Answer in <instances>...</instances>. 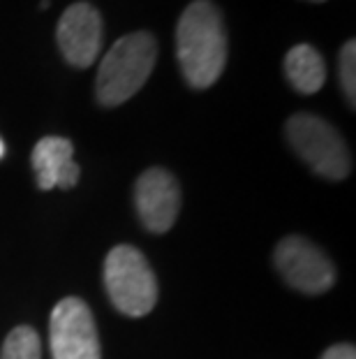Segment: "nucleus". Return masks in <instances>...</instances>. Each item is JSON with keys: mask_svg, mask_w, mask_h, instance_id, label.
Masks as SVG:
<instances>
[{"mask_svg": "<svg viewBox=\"0 0 356 359\" xmlns=\"http://www.w3.org/2000/svg\"><path fill=\"white\" fill-rule=\"evenodd\" d=\"M229 44L222 12L211 0H192L176 26V56L192 88H208L220 79Z\"/></svg>", "mask_w": 356, "mask_h": 359, "instance_id": "obj_1", "label": "nucleus"}, {"mask_svg": "<svg viewBox=\"0 0 356 359\" xmlns=\"http://www.w3.org/2000/svg\"><path fill=\"white\" fill-rule=\"evenodd\" d=\"M157 60V42L146 30H137L118 42L102 58L95 79V95L104 107H118L137 95Z\"/></svg>", "mask_w": 356, "mask_h": 359, "instance_id": "obj_2", "label": "nucleus"}, {"mask_svg": "<svg viewBox=\"0 0 356 359\" xmlns=\"http://www.w3.org/2000/svg\"><path fill=\"white\" fill-rule=\"evenodd\" d=\"M287 142L310 170L331 181H343L352 172V156L343 135L315 114H294L285 126Z\"/></svg>", "mask_w": 356, "mask_h": 359, "instance_id": "obj_3", "label": "nucleus"}, {"mask_svg": "<svg viewBox=\"0 0 356 359\" xmlns=\"http://www.w3.org/2000/svg\"><path fill=\"white\" fill-rule=\"evenodd\" d=\"M104 285L113 306L130 318H143L157 304V278L134 246L120 243L104 259Z\"/></svg>", "mask_w": 356, "mask_h": 359, "instance_id": "obj_4", "label": "nucleus"}, {"mask_svg": "<svg viewBox=\"0 0 356 359\" xmlns=\"http://www.w3.org/2000/svg\"><path fill=\"white\" fill-rule=\"evenodd\" d=\"M49 339L54 359H102L93 313L79 297L56 304L49 320Z\"/></svg>", "mask_w": 356, "mask_h": 359, "instance_id": "obj_5", "label": "nucleus"}, {"mask_svg": "<svg viewBox=\"0 0 356 359\" xmlns=\"http://www.w3.org/2000/svg\"><path fill=\"white\" fill-rule=\"evenodd\" d=\"M276 266L287 285L299 292L322 294L336 283V269L331 259L303 236H287L276 248Z\"/></svg>", "mask_w": 356, "mask_h": 359, "instance_id": "obj_6", "label": "nucleus"}, {"mask_svg": "<svg viewBox=\"0 0 356 359\" xmlns=\"http://www.w3.org/2000/svg\"><path fill=\"white\" fill-rule=\"evenodd\" d=\"M102 14L90 3H74L63 12L56 28V42L63 58L74 67H90L102 51Z\"/></svg>", "mask_w": 356, "mask_h": 359, "instance_id": "obj_7", "label": "nucleus"}, {"mask_svg": "<svg viewBox=\"0 0 356 359\" xmlns=\"http://www.w3.org/2000/svg\"><path fill=\"white\" fill-rule=\"evenodd\" d=\"M134 202L146 230L155 234L169 232L180 211V186L176 177L162 167H150L137 179Z\"/></svg>", "mask_w": 356, "mask_h": 359, "instance_id": "obj_8", "label": "nucleus"}, {"mask_svg": "<svg viewBox=\"0 0 356 359\" xmlns=\"http://www.w3.org/2000/svg\"><path fill=\"white\" fill-rule=\"evenodd\" d=\"M33 170L42 190H70L79 183L81 170L74 163V147L65 137H42L33 149Z\"/></svg>", "mask_w": 356, "mask_h": 359, "instance_id": "obj_9", "label": "nucleus"}, {"mask_svg": "<svg viewBox=\"0 0 356 359\" xmlns=\"http://www.w3.org/2000/svg\"><path fill=\"white\" fill-rule=\"evenodd\" d=\"M285 74L299 93L313 95L327 81V63L313 44H297L285 56Z\"/></svg>", "mask_w": 356, "mask_h": 359, "instance_id": "obj_10", "label": "nucleus"}, {"mask_svg": "<svg viewBox=\"0 0 356 359\" xmlns=\"http://www.w3.org/2000/svg\"><path fill=\"white\" fill-rule=\"evenodd\" d=\"M0 359H42V343L33 327H14L3 343Z\"/></svg>", "mask_w": 356, "mask_h": 359, "instance_id": "obj_11", "label": "nucleus"}, {"mask_svg": "<svg viewBox=\"0 0 356 359\" xmlns=\"http://www.w3.org/2000/svg\"><path fill=\"white\" fill-rule=\"evenodd\" d=\"M338 74H340V86L347 97V102L354 109L356 107V42L347 40L340 49L338 58Z\"/></svg>", "mask_w": 356, "mask_h": 359, "instance_id": "obj_12", "label": "nucleus"}, {"mask_svg": "<svg viewBox=\"0 0 356 359\" xmlns=\"http://www.w3.org/2000/svg\"><path fill=\"white\" fill-rule=\"evenodd\" d=\"M322 359H356V350L350 343H338V346H331Z\"/></svg>", "mask_w": 356, "mask_h": 359, "instance_id": "obj_13", "label": "nucleus"}, {"mask_svg": "<svg viewBox=\"0 0 356 359\" xmlns=\"http://www.w3.org/2000/svg\"><path fill=\"white\" fill-rule=\"evenodd\" d=\"M3 156H5V142L0 140V160H3Z\"/></svg>", "mask_w": 356, "mask_h": 359, "instance_id": "obj_14", "label": "nucleus"}, {"mask_svg": "<svg viewBox=\"0 0 356 359\" xmlns=\"http://www.w3.org/2000/svg\"><path fill=\"white\" fill-rule=\"evenodd\" d=\"M310 3H324V0H310Z\"/></svg>", "mask_w": 356, "mask_h": 359, "instance_id": "obj_15", "label": "nucleus"}]
</instances>
